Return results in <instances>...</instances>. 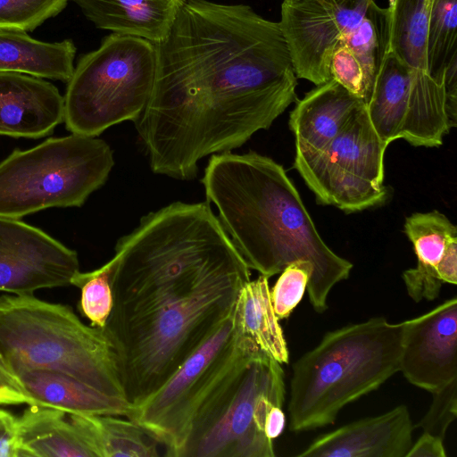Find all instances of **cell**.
<instances>
[{"mask_svg":"<svg viewBox=\"0 0 457 457\" xmlns=\"http://www.w3.org/2000/svg\"><path fill=\"white\" fill-rule=\"evenodd\" d=\"M71 285L81 289L79 303L81 314L90 320V326L104 328L113 305L107 264L93 271L78 272Z\"/></svg>","mask_w":457,"mask_h":457,"instance_id":"28","label":"cell"},{"mask_svg":"<svg viewBox=\"0 0 457 457\" xmlns=\"http://www.w3.org/2000/svg\"><path fill=\"white\" fill-rule=\"evenodd\" d=\"M446 114L451 129L456 126L457 118V61L452 62L444 75Z\"/></svg>","mask_w":457,"mask_h":457,"instance_id":"37","label":"cell"},{"mask_svg":"<svg viewBox=\"0 0 457 457\" xmlns=\"http://www.w3.org/2000/svg\"><path fill=\"white\" fill-rule=\"evenodd\" d=\"M372 0H283L279 25L296 78L316 86L332 79L336 45L353 31Z\"/></svg>","mask_w":457,"mask_h":457,"instance_id":"11","label":"cell"},{"mask_svg":"<svg viewBox=\"0 0 457 457\" xmlns=\"http://www.w3.org/2000/svg\"><path fill=\"white\" fill-rule=\"evenodd\" d=\"M436 271L443 283L457 284V236L447 241Z\"/></svg>","mask_w":457,"mask_h":457,"instance_id":"36","label":"cell"},{"mask_svg":"<svg viewBox=\"0 0 457 457\" xmlns=\"http://www.w3.org/2000/svg\"><path fill=\"white\" fill-rule=\"evenodd\" d=\"M156 54L153 43L112 33L80 56L64 95L66 129L97 137L144 111L153 90Z\"/></svg>","mask_w":457,"mask_h":457,"instance_id":"8","label":"cell"},{"mask_svg":"<svg viewBox=\"0 0 457 457\" xmlns=\"http://www.w3.org/2000/svg\"><path fill=\"white\" fill-rule=\"evenodd\" d=\"M69 0H0V29L33 31L58 15Z\"/></svg>","mask_w":457,"mask_h":457,"instance_id":"29","label":"cell"},{"mask_svg":"<svg viewBox=\"0 0 457 457\" xmlns=\"http://www.w3.org/2000/svg\"><path fill=\"white\" fill-rule=\"evenodd\" d=\"M245 343L237 333L231 314L161 387L129 405L125 417L164 445L166 455L178 457L196 412L233 367Z\"/></svg>","mask_w":457,"mask_h":457,"instance_id":"9","label":"cell"},{"mask_svg":"<svg viewBox=\"0 0 457 457\" xmlns=\"http://www.w3.org/2000/svg\"><path fill=\"white\" fill-rule=\"evenodd\" d=\"M0 354L13 375L53 370L126 400L110 339L103 328L84 324L68 305L33 294L0 296Z\"/></svg>","mask_w":457,"mask_h":457,"instance_id":"5","label":"cell"},{"mask_svg":"<svg viewBox=\"0 0 457 457\" xmlns=\"http://www.w3.org/2000/svg\"><path fill=\"white\" fill-rule=\"evenodd\" d=\"M329 71L334 80L361 99V68L344 38L338 41L333 50L329 62Z\"/></svg>","mask_w":457,"mask_h":457,"instance_id":"32","label":"cell"},{"mask_svg":"<svg viewBox=\"0 0 457 457\" xmlns=\"http://www.w3.org/2000/svg\"><path fill=\"white\" fill-rule=\"evenodd\" d=\"M114 165L103 139L71 133L0 162V215L22 218L51 207H79L107 180Z\"/></svg>","mask_w":457,"mask_h":457,"instance_id":"7","label":"cell"},{"mask_svg":"<svg viewBox=\"0 0 457 457\" xmlns=\"http://www.w3.org/2000/svg\"><path fill=\"white\" fill-rule=\"evenodd\" d=\"M362 71V96L369 103L379 71L390 52V11L374 0L357 28L344 38Z\"/></svg>","mask_w":457,"mask_h":457,"instance_id":"25","label":"cell"},{"mask_svg":"<svg viewBox=\"0 0 457 457\" xmlns=\"http://www.w3.org/2000/svg\"><path fill=\"white\" fill-rule=\"evenodd\" d=\"M18 418L0 408V457H19Z\"/></svg>","mask_w":457,"mask_h":457,"instance_id":"33","label":"cell"},{"mask_svg":"<svg viewBox=\"0 0 457 457\" xmlns=\"http://www.w3.org/2000/svg\"><path fill=\"white\" fill-rule=\"evenodd\" d=\"M457 298L403 321L399 371L430 393L457 378Z\"/></svg>","mask_w":457,"mask_h":457,"instance_id":"13","label":"cell"},{"mask_svg":"<svg viewBox=\"0 0 457 457\" xmlns=\"http://www.w3.org/2000/svg\"><path fill=\"white\" fill-rule=\"evenodd\" d=\"M431 394L432 403L414 428L445 439L449 426L457 417V378Z\"/></svg>","mask_w":457,"mask_h":457,"instance_id":"31","label":"cell"},{"mask_svg":"<svg viewBox=\"0 0 457 457\" xmlns=\"http://www.w3.org/2000/svg\"><path fill=\"white\" fill-rule=\"evenodd\" d=\"M414 425L405 405L344 425L315 438L299 457H405Z\"/></svg>","mask_w":457,"mask_h":457,"instance_id":"14","label":"cell"},{"mask_svg":"<svg viewBox=\"0 0 457 457\" xmlns=\"http://www.w3.org/2000/svg\"><path fill=\"white\" fill-rule=\"evenodd\" d=\"M285 394L281 364L246 339L196 412L178 457H274L266 429L283 412Z\"/></svg>","mask_w":457,"mask_h":457,"instance_id":"6","label":"cell"},{"mask_svg":"<svg viewBox=\"0 0 457 457\" xmlns=\"http://www.w3.org/2000/svg\"><path fill=\"white\" fill-rule=\"evenodd\" d=\"M154 46V83L134 124L156 174L194 179L201 159L240 147L296 99L279 22L249 5L183 0Z\"/></svg>","mask_w":457,"mask_h":457,"instance_id":"1","label":"cell"},{"mask_svg":"<svg viewBox=\"0 0 457 457\" xmlns=\"http://www.w3.org/2000/svg\"><path fill=\"white\" fill-rule=\"evenodd\" d=\"M79 271L76 251L38 228L0 215V291L21 295L67 287Z\"/></svg>","mask_w":457,"mask_h":457,"instance_id":"12","label":"cell"},{"mask_svg":"<svg viewBox=\"0 0 457 457\" xmlns=\"http://www.w3.org/2000/svg\"><path fill=\"white\" fill-rule=\"evenodd\" d=\"M76 46L71 39L44 42L28 32L0 29V72H18L68 82L74 71Z\"/></svg>","mask_w":457,"mask_h":457,"instance_id":"20","label":"cell"},{"mask_svg":"<svg viewBox=\"0 0 457 457\" xmlns=\"http://www.w3.org/2000/svg\"><path fill=\"white\" fill-rule=\"evenodd\" d=\"M97 29L153 44L170 30L183 0H72Z\"/></svg>","mask_w":457,"mask_h":457,"instance_id":"18","label":"cell"},{"mask_svg":"<svg viewBox=\"0 0 457 457\" xmlns=\"http://www.w3.org/2000/svg\"><path fill=\"white\" fill-rule=\"evenodd\" d=\"M364 104L333 79L308 92L289 116L295 138V161H307L322 151Z\"/></svg>","mask_w":457,"mask_h":457,"instance_id":"16","label":"cell"},{"mask_svg":"<svg viewBox=\"0 0 457 457\" xmlns=\"http://www.w3.org/2000/svg\"><path fill=\"white\" fill-rule=\"evenodd\" d=\"M14 375L29 398V405L70 414L114 416H125L129 407L126 400L102 393L63 373L31 369Z\"/></svg>","mask_w":457,"mask_h":457,"instance_id":"17","label":"cell"},{"mask_svg":"<svg viewBox=\"0 0 457 457\" xmlns=\"http://www.w3.org/2000/svg\"><path fill=\"white\" fill-rule=\"evenodd\" d=\"M413 69L391 51L379 71L369 103V118L387 145L400 139L408 109Z\"/></svg>","mask_w":457,"mask_h":457,"instance_id":"23","label":"cell"},{"mask_svg":"<svg viewBox=\"0 0 457 457\" xmlns=\"http://www.w3.org/2000/svg\"><path fill=\"white\" fill-rule=\"evenodd\" d=\"M201 182L250 270L270 278L295 261L312 263L308 297L323 313L329 292L353 264L324 242L283 166L253 151L216 154Z\"/></svg>","mask_w":457,"mask_h":457,"instance_id":"3","label":"cell"},{"mask_svg":"<svg viewBox=\"0 0 457 457\" xmlns=\"http://www.w3.org/2000/svg\"><path fill=\"white\" fill-rule=\"evenodd\" d=\"M403 321L385 317L327 332L292 367L288 411L294 432L333 424L348 403L399 371Z\"/></svg>","mask_w":457,"mask_h":457,"instance_id":"4","label":"cell"},{"mask_svg":"<svg viewBox=\"0 0 457 457\" xmlns=\"http://www.w3.org/2000/svg\"><path fill=\"white\" fill-rule=\"evenodd\" d=\"M64 97L42 78L0 72V135L40 138L63 121Z\"/></svg>","mask_w":457,"mask_h":457,"instance_id":"15","label":"cell"},{"mask_svg":"<svg viewBox=\"0 0 457 457\" xmlns=\"http://www.w3.org/2000/svg\"><path fill=\"white\" fill-rule=\"evenodd\" d=\"M113 297L103 328L133 405L161 387L231 316L250 269L207 203L140 219L106 262Z\"/></svg>","mask_w":457,"mask_h":457,"instance_id":"2","label":"cell"},{"mask_svg":"<svg viewBox=\"0 0 457 457\" xmlns=\"http://www.w3.org/2000/svg\"><path fill=\"white\" fill-rule=\"evenodd\" d=\"M19 457H96L68 414L29 405L18 418Z\"/></svg>","mask_w":457,"mask_h":457,"instance_id":"21","label":"cell"},{"mask_svg":"<svg viewBox=\"0 0 457 457\" xmlns=\"http://www.w3.org/2000/svg\"><path fill=\"white\" fill-rule=\"evenodd\" d=\"M313 273L311 262L300 260L288 264L270 289V298L278 320L287 319L301 302Z\"/></svg>","mask_w":457,"mask_h":457,"instance_id":"30","label":"cell"},{"mask_svg":"<svg viewBox=\"0 0 457 457\" xmlns=\"http://www.w3.org/2000/svg\"><path fill=\"white\" fill-rule=\"evenodd\" d=\"M457 0H434L426 40L427 72L444 84L446 68L457 61Z\"/></svg>","mask_w":457,"mask_h":457,"instance_id":"27","label":"cell"},{"mask_svg":"<svg viewBox=\"0 0 457 457\" xmlns=\"http://www.w3.org/2000/svg\"><path fill=\"white\" fill-rule=\"evenodd\" d=\"M387 146L372 126L364 104L322 151L307 161H295L294 167L319 204L345 212H361L387 197L383 185Z\"/></svg>","mask_w":457,"mask_h":457,"instance_id":"10","label":"cell"},{"mask_svg":"<svg viewBox=\"0 0 457 457\" xmlns=\"http://www.w3.org/2000/svg\"><path fill=\"white\" fill-rule=\"evenodd\" d=\"M96 457H156L157 442L138 424L114 415L67 413Z\"/></svg>","mask_w":457,"mask_h":457,"instance_id":"24","label":"cell"},{"mask_svg":"<svg viewBox=\"0 0 457 457\" xmlns=\"http://www.w3.org/2000/svg\"><path fill=\"white\" fill-rule=\"evenodd\" d=\"M404 232L418 261L415 268L403 273L407 294L415 303L433 301L438 297L444 284L436 268L447 241L457 236V228L444 213L434 210L407 217Z\"/></svg>","mask_w":457,"mask_h":457,"instance_id":"19","label":"cell"},{"mask_svg":"<svg viewBox=\"0 0 457 457\" xmlns=\"http://www.w3.org/2000/svg\"><path fill=\"white\" fill-rule=\"evenodd\" d=\"M405 457H446L444 439L423 432L418 440L411 444Z\"/></svg>","mask_w":457,"mask_h":457,"instance_id":"35","label":"cell"},{"mask_svg":"<svg viewBox=\"0 0 457 457\" xmlns=\"http://www.w3.org/2000/svg\"><path fill=\"white\" fill-rule=\"evenodd\" d=\"M237 333L280 364L288 363L287 344L270 298L269 278L260 275L240 289L232 312Z\"/></svg>","mask_w":457,"mask_h":457,"instance_id":"22","label":"cell"},{"mask_svg":"<svg viewBox=\"0 0 457 457\" xmlns=\"http://www.w3.org/2000/svg\"><path fill=\"white\" fill-rule=\"evenodd\" d=\"M21 403L29 404V398L0 354V405Z\"/></svg>","mask_w":457,"mask_h":457,"instance_id":"34","label":"cell"},{"mask_svg":"<svg viewBox=\"0 0 457 457\" xmlns=\"http://www.w3.org/2000/svg\"><path fill=\"white\" fill-rule=\"evenodd\" d=\"M434 0H391L390 51L414 70L427 72L426 40Z\"/></svg>","mask_w":457,"mask_h":457,"instance_id":"26","label":"cell"}]
</instances>
